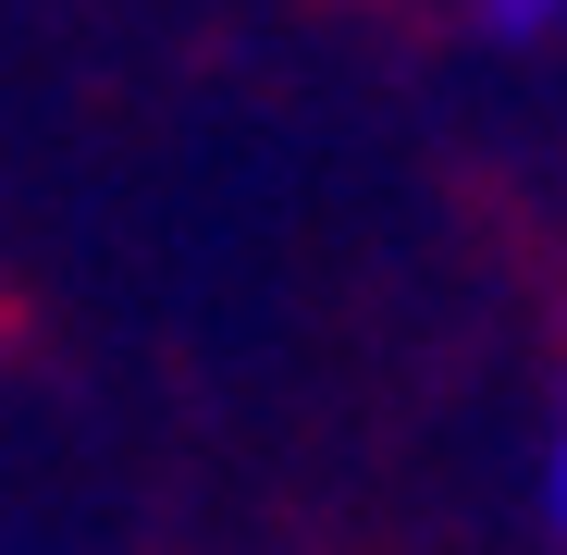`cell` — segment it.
Returning a JSON list of instances; mask_svg holds the SVG:
<instances>
[{
  "mask_svg": "<svg viewBox=\"0 0 567 555\" xmlns=\"http://www.w3.org/2000/svg\"><path fill=\"white\" fill-rule=\"evenodd\" d=\"M468 13H482V38H506V50H543L567 25V0H468Z\"/></svg>",
  "mask_w": 567,
  "mask_h": 555,
  "instance_id": "obj_1",
  "label": "cell"
},
{
  "mask_svg": "<svg viewBox=\"0 0 567 555\" xmlns=\"http://www.w3.org/2000/svg\"><path fill=\"white\" fill-rule=\"evenodd\" d=\"M543 531L567 543V383H555V432H543Z\"/></svg>",
  "mask_w": 567,
  "mask_h": 555,
  "instance_id": "obj_2",
  "label": "cell"
}]
</instances>
